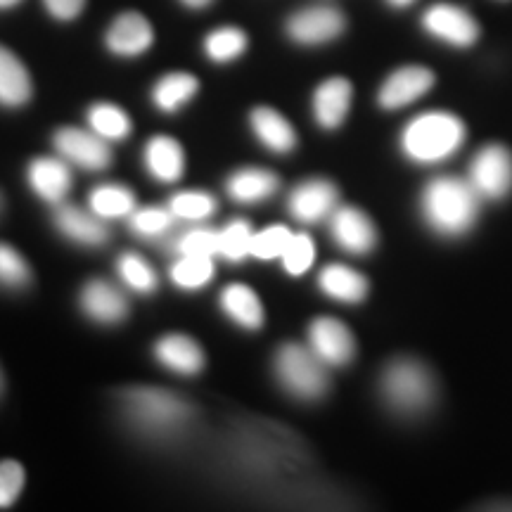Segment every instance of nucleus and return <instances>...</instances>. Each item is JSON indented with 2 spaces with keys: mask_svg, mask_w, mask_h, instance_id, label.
Wrapping results in <instances>:
<instances>
[{
  "mask_svg": "<svg viewBox=\"0 0 512 512\" xmlns=\"http://www.w3.org/2000/svg\"><path fill=\"white\" fill-rule=\"evenodd\" d=\"M434 72L420 64H408V67L396 69L394 74L387 76L382 83L380 93H377V102L384 110H401V107L411 105V102L420 100L422 95L430 93L434 86Z\"/></svg>",
  "mask_w": 512,
  "mask_h": 512,
  "instance_id": "nucleus-11",
  "label": "nucleus"
},
{
  "mask_svg": "<svg viewBox=\"0 0 512 512\" xmlns=\"http://www.w3.org/2000/svg\"><path fill=\"white\" fill-rule=\"evenodd\" d=\"M351 98H354L351 81L342 79V76H332V79L320 83L313 93V117L323 128L335 131L347 119Z\"/></svg>",
  "mask_w": 512,
  "mask_h": 512,
  "instance_id": "nucleus-15",
  "label": "nucleus"
},
{
  "mask_svg": "<svg viewBox=\"0 0 512 512\" xmlns=\"http://www.w3.org/2000/svg\"><path fill=\"white\" fill-rule=\"evenodd\" d=\"M275 375L294 399L318 401L328 394L330 377L325 363L311 349L283 344L275 354Z\"/></svg>",
  "mask_w": 512,
  "mask_h": 512,
  "instance_id": "nucleus-5",
  "label": "nucleus"
},
{
  "mask_svg": "<svg viewBox=\"0 0 512 512\" xmlns=\"http://www.w3.org/2000/svg\"><path fill=\"white\" fill-rule=\"evenodd\" d=\"M214 278V261L211 256L190 254L181 256L171 268V280L183 290H200Z\"/></svg>",
  "mask_w": 512,
  "mask_h": 512,
  "instance_id": "nucleus-30",
  "label": "nucleus"
},
{
  "mask_svg": "<svg viewBox=\"0 0 512 512\" xmlns=\"http://www.w3.org/2000/svg\"><path fill=\"white\" fill-rule=\"evenodd\" d=\"M283 266L290 275H304L313 266V259H316V245L306 233L292 235L290 245L283 252Z\"/></svg>",
  "mask_w": 512,
  "mask_h": 512,
  "instance_id": "nucleus-36",
  "label": "nucleus"
},
{
  "mask_svg": "<svg viewBox=\"0 0 512 512\" xmlns=\"http://www.w3.org/2000/svg\"><path fill=\"white\" fill-rule=\"evenodd\" d=\"M19 3H22V0H0V10H10V8H17Z\"/></svg>",
  "mask_w": 512,
  "mask_h": 512,
  "instance_id": "nucleus-43",
  "label": "nucleus"
},
{
  "mask_svg": "<svg viewBox=\"0 0 512 512\" xmlns=\"http://www.w3.org/2000/svg\"><path fill=\"white\" fill-rule=\"evenodd\" d=\"M470 183L486 200H503L512 190V152L501 143H489L470 164Z\"/></svg>",
  "mask_w": 512,
  "mask_h": 512,
  "instance_id": "nucleus-6",
  "label": "nucleus"
},
{
  "mask_svg": "<svg viewBox=\"0 0 512 512\" xmlns=\"http://www.w3.org/2000/svg\"><path fill=\"white\" fill-rule=\"evenodd\" d=\"M387 3L392 5V8H408V5L415 3V0H387Z\"/></svg>",
  "mask_w": 512,
  "mask_h": 512,
  "instance_id": "nucleus-42",
  "label": "nucleus"
},
{
  "mask_svg": "<svg viewBox=\"0 0 512 512\" xmlns=\"http://www.w3.org/2000/svg\"><path fill=\"white\" fill-rule=\"evenodd\" d=\"M332 238L344 252L370 254L377 245V228L368 214L356 207H342L332 214Z\"/></svg>",
  "mask_w": 512,
  "mask_h": 512,
  "instance_id": "nucleus-12",
  "label": "nucleus"
},
{
  "mask_svg": "<svg viewBox=\"0 0 512 512\" xmlns=\"http://www.w3.org/2000/svg\"><path fill=\"white\" fill-rule=\"evenodd\" d=\"M221 309L245 330H259L264 325V306L247 285H228L221 292Z\"/></svg>",
  "mask_w": 512,
  "mask_h": 512,
  "instance_id": "nucleus-23",
  "label": "nucleus"
},
{
  "mask_svg": "<svg viewBox=\"0 0 512 512\" xmlns=\"http://www.w3.org/2000/svg\"><path fill=\"white\" fill-rule=\"evenodd\" d=\"M5 392V377H3V370H0V396Z\"/></svg>",
  "mask_w": 512,
  "mask_h": 512,
  "instance_id": "nucleus-44",
  "label": "nucleus"
},
{
  "mask_svg": "<svg viewBox=\"0 0 512 512\" xmlns=\"http://www.w3.org/2000/svg\"><path fill=\"white\" fill-rule=\"evenodd\" d=\"M422 27L434 38L456 48H470L479 38V24L470 12L451 3H437L422 15Z\"/></svg>",
  "mask_w": 512,
  "mask_h": 512,
  "instance_id": "nucleus-8",
  "label": "nucleus"
},
{
  "mask_svg": "<svg viewBox=\"0 0 512 512\" xmlns=\"http://www.w3.org/2000/svg\"><path fill=\"white\" fill-rule=\"evenodd\" d=\"M174 219H176V216L171 214V209L147 207V209L133 211V214H131V228L136 230L138 235H143V238H155V235L166 233Z\"/></svg>",
  "mask_w": 512,
  "mask_h": 512,
  "instance_id": "nucleus-38",
  "label": "nucleus"
},
{
  "mask_svg": "<svg viewBox=\"0 0 512 512\" xmlns=\"http://www.w3.org/2000/svg\"><path fill=\"white\" fill-rule=\"evenodd\" d=\"M249 124H252V131L259 138V143L275 152V155H287L297 147V131L273 107H256L252 117H249Z\"/></svg>",
  "mask_w": 512,
  "mask_h": 512,
  "instance_id": "nucleus-19",
  "label": "nucleus"
},
{
  "mask_svg": "<svg viewBox=\"0 0 512 512\" xmlns=\"http://www.w3.org/2000/svg\"><path fill=\"white\" fill-rule=\"evenodd\" d=\"M43 5L60 22H72L86 8V0H43Z\"/></svg>",
  "mask_w": 512,
  "mask_h": 512,
  "instance_id": "nucleus-40",
  "label": "nucleus"
},
{
  "mask_svg": "<svg viewBox=\"0 0 512 512\" xmlns=\"http://www.w3.org/2000/svg\"><path fill=\"white\" fill-rule=\"evenodd\" d=\"M292 235H294L292 230L285 226H271V228L261 230L259 235H254L252 256H256V259H264V261L280 259L287 249V245H290Z\"/></svg>",
  "mask_w": 512,
  "mask_h": 512,
  "instance_id": "nucleus-37",
  "label": "nucleus"
},
{
  "mask_svg": "<svg viewBox=\"0 0 512 512\" xmlns=\"http://www.w3.org/2000/svg\"><path fill=\"white\" fill-rule=\"evenodd\" d=\"M24 489V467L17 460L0 463V508H10Z\"/></svg>",
  "mask_w": 512,
  "mask_h": 512,
  "instance_id": "nucleus-39",
  "label": "nucleus"
},
{
  "mask_svg": "<svg viewBox=\"0 0 512 512\" xmlns=\"http://www.w3.org/2000/svg\"><path fill=\"white\" fill-rule=\"evenodd\" d=\"M339 192L335 183L325 178H311L292 190L290 195V211L297 221L316 223L323 221L325 216L335 209Z\"/></svg>",
  "mask_w": 512,
  "mask_h": 512,
  "instance_id": "nucleus-14",
  "label": "nucleus"
},
{
  "mask_svg": "<svg viewBox=\"0 0 512 512\" xmlns=\"http://www.w3.org/2000/svg\"><path fill=\"white\" fill-rule=\"evenodd\" d=\"M280 178L266 169H240L228 178L226 192L240 204L264 202L278 190Z\"/></svg>",
  "mask_w": 512,
  "mask_h": 512,
  "instance_id": "nucleus-24",
  "label": "nucleus"
},
{
  "mask_svg": "<svg viewBox=\"0 0 512 512\" xmlns=\"http://www.w3.org/2000/svg\"><path fill=\"white\" fill-rule=\"evenodd\" d=\"M72 183V171L62 159L38 157L29 164V185L50 204H60L72 190Z\"/></svg>",
  "mask_w": 512,
  "mask_h": 512,
  "instance_id": "nucleus-16",
  "label": "nucleus"
},
{
  "mask_svg": "<svg viewBox=\"0 0 512 512\" xmlns=\"http://www.w3.org/2000/svg\"><path fill=\"white\" fill-rule=\"evenodd\" d=\"M200 91V81L195 79L192 74H183V72H174L166 74L155 83L152 88V100H155L157 110L174 114L181 110L183 105L195 98V93Z\"/></svg>",
  "mask_w": 512,
  "mask_h": 512,
  "instance_id": "nucleus-26",
  "label": "nucleus"
},
{
  "mask_svg": "<svg viewBox=\"0 0 512 512\" xmlns=\"http://www.w3.org/2000/svg\"><path fill=\"white\" fill-rule=\"evenodd\" d=\"M155 356L164 368L178 375H197L204 368V351L188 335H166L155 344Z\"/></svg>",
  "mask_w": 512,
  "mask_h": 512,
  "instance_id": "nucleus-18",
  "label": "nucleus"
},
{
  "mask_svg": "<svg viewBox=\"0 0 512 512\" xmlns=\"http://www.w3.org/2000/svg\"><path fill=\"white\" fill-rule=\"evenodd\" d=\"M0 207H3V200H0Z\"/></svg>",
  "mask_w": 512,
  "mask_h": 512,
  "instance_id": "nucleus-45",
  "label": "nucleus"
},
{
  "mask_svg": "<svg viewBox=\"0 0 512 512\" xmlns=\"http://www.w3.org/2000/svg\"><path fill=\"white\" fill-rule=\"evenodd\" d=\"M55 147L57 152L81 169L88 171H102L112 164V152L105 138L98 133L81 131V128H60L55 133Z\"/></svg>",
  "mask_w": 512,
  "mask_h": 512,
  "instance_id": "nucleus-10",
  "label": "nucleus"
},
{
  "mask_svg": "<svg viewBox=\"0 0 512 512\" xmlns=\"http://www.w3.org/2000/svg\"><path fill=\"white\" fill-rule=\"evenodd\" d=\"M465 143V124L456 114L427 112L415 117L401 133V150L411 162L437 164Z\"/></svg>",
  "mask_w": 512,
  "mask_h": 512,
  "instance_id": "nucleus-3",
  "label": "nucleus"
},
{
  "mask_svg": "<svg viewBox=\"0 0 512 512\" xmlns=\"http://www.w3.org/2000/svg\"><path fill=\"white\" fill-rule=\"evenodd\" d=\"M31 76L17 55L0 46V105L22 107L31 100Z\"/></svg>",
  "mask_w": 512,
  "mask_h": 512,
  "instance_id": "nucleus-22",
  "label": "nucleus"
},
{
  "mask_svg": "<svg viewBox=\"0 0 512 512\" xmlns=\"http://www.w3.org/2000/svg\"><path fill=\"white\" fill-rule=\"evenodd\" d=\"M105 43L114 55L138 57L152 48L155 31H152V24L140 12H124L107 29Z\"/></svg>",
  "mask_w": 512,
  "mask_h": 512,
  "instance_id": "nucleus-13",
  "label": "nucleus"
},
{
  "mask_svg": "<svg viewBox=\"0 0 512 512\" xmlns=\"http://www.w3.org/2000/svg\"><path fill=\"white\" fill-rule=\"evenodd\" d=\"M119 406L133 430L155 441L181 439L195 420L190 401L157 387H128L119 394Z\"/></svg>",
  "mask_w": 512,
  "mask_h": 512,
  "instance_id": "nucleus-1",
  "label": "nucleus"
},
{
  "mask_svg": "<svg viewBox=\"0 0 512 512\" xmlns=\"http://www.w3.org/2000/svg\"><path fill=\"white\" fill-rule=\"evenodd\" d=\"M247 50V34L238 27L214 29L204 38V53L211 62H233Z\"/></svg>",
  "mask_w": 512,
  "mask_h": 512,
  "instance_id": "nucleus-29",
  "label": "nucleus"
},
{
  "mask_svg": "<svg viewBox=\"0 0 512 512\" xmlns=\"http://www.w3.org/2000/svg\"><path fill=\"white\" fill-rule=\"evenodd\" d=\"M81 309L95 323L114 325L128 316V304L117 287L105 280H91L81 290Z\"/></svg>",
  "mask_w": 512,
  "mask_h": 512,
  "instance_id": "nucleus-17",
  "label": "nucleus"
},
{
  "mask_svg": "<svg viewBox=\"0 0 512 512\" xmlns=\"http://www.w3.org/2000/svg\"><path fill=\"white\" fill-rule=\"evenodd\" d=\"M347 19L337 8L330 5H316L304 8L287 19V36L299 46H323L342 36Z\"/></svg>",
  "mask_w": 512,
  "mask_h": 512,
  "instance_id": "nucleus-7",
  "label": "nucleus"
},
{
  "mask_svg": "<svg viewBox=\"0 0 512 512\" xmlns=\"http://www.w3.org/2000/svg\"><path fill=\"white\" fill-rule=\"evenodd\" d=\"M55 226L60 228L64 238L86 247H98L107 242V228L98 219L83 214L76 207H60L55 214Z\"/></svg>",
  "mask_w": 512,
  "mask_h": 512,
  "instance_id": "nucleus-25",
  "label": "nucleus"
},
{
  "mask_svg": "<svg viewBox=\"0 0 512 512\" xmlns=\"http://www.w3.org/2000/svg\"><path fill=\"white\" fill-rule=\"evenodd\" d=\"M422 216L434 233L460 238L475 228L479 216V192L463 178L441 176L427 183L422 192Z\"/></svg>",
  "mask_w": 512,
  "mask_h": 512,
  "instance_id": "nucleus-2",
  "label": "nucleus"
},
{
  "mask_svg": "<svg viewBox=\"0 0 512 512\" xmlns=\"http://www.w3.org/2000/svg\"><path fill=\"white\" fill-rule=\"evenodd\" d=\"M181 3L185 5V8H190V10H204V8H209V5L214 3V0H181Z\"/></svg>",
  "mask_w": 512,
  "mask_h": 512,
  "instance_id": "nucleus-41",
  "label": "nucleus"
},
{
  "mask_svg": "<svg viewBox=\"0 0 512 512\" xmlns=\"http://www.w3.org/2000/svg\"><path fill=\"white\" fill-rule=\"evenodd\" d=\"M88 126L105 140H124L131 136V119L112 102H98L88 110Z\"/></svg>",
  "mask_w": 512,
  "mask_h": 512,
  "instance_id": "nucleus-28",
  "label": "nucleus"
},
{
  "mask_svg": "<svg viewBox=\"0 0 512 512\" xmlns=\"http://www.w3.org/2000/svg\"><path fill=\"white\" fill-rule=\"evenodd\" d=\"M119 275L121 280L136 292H155L157 290V273L147 264L143 256L124 254L119 259Z\"/></svg>",
  "mask_w": 512,
  "mask_h": 512,
  "instance_id": "nucleus-32",
  "label": "nucleus"
},
{
  "mask_svg": "<svg viewBox=\"0 0 512 512\" xmlns=\"http://www.w3.org/2000/svg\"><path fill=\"white\" fill-rule=\"evenodd\" d=\"M309 344L311 351L316 354L325 366L339 368L351 363L356 356V339L351 330L342 320L320 316L311 323L309 328Z\"/></svg>",
  "mask_w": 512,
  "mask_h": 512,
  "instance_id": "nucleus-9",
  "label": "nucleus"
},
{
  "mask_svg": "<svg viewBox=\"0 0 512 512\" xmlns=\"http://www.w3.org/2000/svg\"><path fill=\"white\" fill-rule=\"evenodd\" d=\"M31 283V268L22 254L10 245L0 242V287L5 290H22Z\"/></svg>",
  "mask_w": 512,
  "mask_h": 512,
  "instance_id": "nucleus-33",
  "label": "nucleus"
},
{
  "mask_svg": "<svg viewBox=\"0 0 512 512\" xmlns=\"http://www.w3.org/2000/svg\"><path fill=\"white\" fill-rule=\"evenodd\" d=\"M88 202H91L93 214L100 219H121V216H131L136 209V195L117 183L98 185Z\"/></svg>",
  "mask_w": 512,
  "mask_h": 512,
  "instance_id": "nucleus-27",
  "label": "nucleus"
},
{
  "mask_svg": "<svg viewBox=\"0 0 512 512\" xmlns=\"http://www.w3.org/2000/svg\"><path fill=\"white\" fill-rule=\"evenodd\" d=\"M169 209L176 219L202 221V219H209V216L214 214L216 200L211 195H207V192H197V190L178 192V195L171 197Z\"/></svg>",
  "mask_w": 512,
  "mask_h": 512,
  "instance_id": "nucleus-31",
  "label": "nucleus"
},
{
  "mask_svg": "<svg viewBox=\"0 0 512 512\" xmlns=\"http://www.w3.org/2000/svg\"><path fill=\"white\" fill-rule=\"evenodd\" d=\"M318 287L328 294L330 299H335V302H344V304L363 302L370 290L366 275L342 264L325 266L318 275Z\"/></svg>",
  "mask_w": 512,
  "mask_h": 512,
  "instance_id": "nucleus-20",
  "label": "nucleus"
},
{
  "mask_svg": "<svg viewBox=\"0 0 512 512\" xmlns=\"http://www.w3.org/2000/svg\"><path fill=\"white\" fill-rule=\"evenodd\" d=\"M174 249L178 256H190V254H202V256H214L221 252V233L209 228H197L188 230L174 242Z\"/></svg>",
  "mask_w": 512,
  "mask_h": 512,
  "instance_id": "nucleus-35",
  "label": "nucleus"
},
{
  "mask_svg": "<svg viewBox=\"0 0 512 512\" xmlns=\"http://www.w3.org/2000/svg\"><path fill=\"white\" fill-rule=\"evenodd\" d=\"M382 396L394 413L415 418L437 401V380L418 358H394L382 373Z\"/></svg>",
  "mask_w": 512,
  "mask_h": 512,
  "instance_id": "nucleus-4",
  "label": "nucleus"
},
{
  "mask_svg": "<svg viewBox=\"0 0 512 512\" xmlns=\"http://www.w3.org/2000/svg\"><path fill=\"white\" fill-rule=\"evenodd\" d=\"M145 166L157 181L176 183L185 174L183 147L169 136L152 138L145 147Z\"/></svg>",
  "mask_w": 512,
  "mask_h": 512,
  "instance_id": "nucleus-21",
  "label": "nucleus"
},
{
  "mask_svg": "<svg viewBox=\"0 0 512 512\" xmlns=\"http://www.w3.org/2000/svg\"><path fill=\"white\" fill-rule=\"evenodd\" d=\"M252 242L254 233L249 228L247 221H233L230 226L221 233V256H226L228 261H242L245 256L252 254Z\"/></svg>",
  "mask_w": 512,
  "mask_h": 512,
  "instance_id": "nucleus-34",
  "label": "nucleus"
}]
</instances>
